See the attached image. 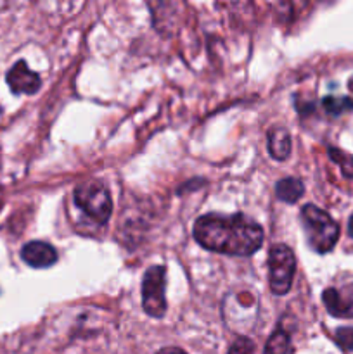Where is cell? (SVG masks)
<instances>
[{
	"instance_id": "18",
	"label": "cell",
	"mask_w": 353,
	"mask_h": 354,
	"mask_svg": "<svg viewBox=\"0 0 353 354\" xmlns=\"http://www.w3.org/2000/svg\"><path fill=\"white\" fill-rule=\"evenodd\" d=\"M348 88L352 90V92H353V76H352V78L348 80Z\"/></svg>"
},
{
	"instance_id": "3",
	"label": "cell",
	"mask_w": 353,
	"mask_h": 354,
	"mask_svg": "<svg viewBox=\"0 0 353 354\" xmlns=\"http://www.w3.org/2000/svg\"><path fill=\"white\" fill-rule=\"evenodd\" d=\"M73 199L78 209H82L96 223L104 225L109 221L113 213V201L109 190L100 180H85L76 185Z\"/></svg>"
},
{
	"instance_id": "17",
	"label": "cell",
	"mask_w": 353,
	"mask_h": 354,
	"mask_svg": "<svg viewBox=\"0 0 353 354\" xmlns=\"http://www.w3.org/2000/svg\"><path fill=\"white\" fill-rule=\"evenodd\" d=\"M348 235L350 237H353V214L350 216V221H348Z\"/></svg>"
},
{
	"instance_id": "1",
	"label": "cell",
	"mask_w": 353,
	"mask_h": 354,
	"mask_svg": "<svg viewBox=\"0 0 353 354\" xmlns=\"http://www.w3.org/2000/svg\"><path fill=\"white\" fill-rule=\"evenodd\" d=\"M194 239L204 249L227 256H251L262 248L263 228L244 214L208 213L192 228Z\"/></svg>"
},
{
	"instance_id": "8",
	"label": "cell",
	"mask_w": 353,
	"mask_h": 354,
	"mask_svg": "<svg viewBox=\"0 0 353 354\" xmlns=\"http://www.w3.org/2000/svg\"><path fill=\"white\" fill-rule=\"evenodd\" d=\"M21 258L31 268H48L57 261V251L47 242L31 241L24 244Z\"/></svg>"
},
{
	"instance_id": "7",
	"label": "cell",
	"mask_w": 353,
	"mask_h": 354,
	"mask_svg": "<svg viewBox=\"0 0 353 354\" xmlns=\"http://www.w3.org/2000/svg\"><path fill=\"white\" fill-rule=\"evenodd\" d=\"M322 301L329 315L336 318H353V287L334 289L329 287L322 292Z\"/></svg>"
},
{
	"instance_id": "4",
	"label": "cell",
	"mask_w": 353,
	"mask_h": 354,
	"mask_svg": "<svg viewBox=\"0 0 353 354\" xmlns=\"http://www.w3.org/2000/svg\"><path fill=\"white\" fill-rule=\"evenodd\" d=\"M296 273V258L286 244H275L269 252L270 290L275 296H286L293 286Z\"/></svg>"
},
{
	"instance_id": "14",
	"label": "cell",
	"mask_w": 353,
	"mask_h": 354,
	"mask_svg": "<svg viewBox=\"0 0 353 354\" xmlns=\"http://www.w3.org/2000/svg\"><path fill=\"white\" fill-rule=\"evenodd\" d=\"M334 341L343 351H353V327H341L336 330Z\"/></svg>"
},
{
	"instance_id": "16",
	"label": "cell",
	"mask_w": 353,
	"mask_h": 354,
	"mask_svg": "<svg viewBox=\"0 0 353 354\" xmlns=\"http://www.w3.org/2000/svg\"><path fill=\"white\" fill-rule=\"evenodd\" d=\"M156 354H187V353L180 348H163Z\"/></svg>"
},
{
	"instance_id": "10",
	"label": "cell",
	"mask_w": 353,
	"mask_h": 354,
	"mask_svg": "<svg viewBox=\"0 0 353 354\" xmlns=\"http://www.w3.org/2000/svg\"><path fill=\"white\" fill-rule=\"evenodd\" d=\"M305 192V185L301 180L294 178V176H287L277 182L275 185V196L277 199L284 201L287 204H294L301 199Z\"/></svg>"
},
{
	"instance_id": "15",
	"label": "cell",
	"mask_w": 353,
	"mask_h": 354,
	"mask_svg": "<svg viewBox=\"0 0 353 354\" xmlns=\"http://www.w3.org/2000/svg\"><path fill=\"white\" fill-rule=\"evenodd\" d=\"M253 351H255V344L251 339L237 337L228 349V354H253Z\"/></svg>"
},
{
	"instance_id": "11",
	"label": "cell",
	"mask_w": 353,
	"mask_h": 354,
	"mask_svg": "<svg viewBox=\"0 0 353 354\" xmlns=\"http://www.w3.org/2000/svg\"><path fill=\"white\" fill-rule=\"evenodd\" d=\"M291 346V335L286 328L277 327L266 341L263 354H287Z\"/></svg>"
},
{
	"instance_id": "9",
	"label": "cell",
	"mask_w": 353,
	"mask_h": 354,
	"mask_svg": "<svg viewBox=\"0 0 353 354\" xmlns=\"http://www.w3.org/2000/svg\"><path fill=\"white\" fill-rule=\"evenodd\" d=\"M269 152L275 161L289 158L291 135L284 127H273L269 130Z\"/></svg>"
},
{
	"instance_id": "2",
	"label": "cell",
	"mask_w": 353,
	"mask_h": 354,
	"mask_svg": "<svg viewBox=\"0 0 353 354\" xmlns=\"http://www.w3.org/2000/svg\"><path fill=\"white\" fill-rule=\"evenodd\" d=\"M300 218L308 245L318 254L331 252L339 239V225L329 216V213L314 204H307L301 207Z\"/></svg>"
},
{
	"instance_id": "12",
	"label": "cell",
	"mask_w": 353,
	"mask_h": 354,
	"mask_svg": "<svg viewBox=\"0 0 353 354\" xmlns=\"http://www.w3.org/2000/svg\"><path fill=\"white\" fill-rule=\"evenodd\" d=\"M322 106L332 116H338V114L346 113V111L353 109V100L348 97H324L322 100Z\"/></svg>"
},
{
	"instance_id": "6",
	"label": "cell",
	"mask_w": 353,
	"mask_h": 354,
	"mask_svg": "<svg viewBox=\"0 0 353 354\" xmlns=\"http://www.w3.org/2000/svg\"><path fill=\"white\" fill-rule=\"evenodd\" d=\"M6 80L9 88L12 90V93H16V95H21V93H24V95H33V93L38 92V88H40L42 85L40 76L28 68L26 61H17L16 64L9 69Z\"/></svg>"
},
{
	"instance_id": "13",
	"label": "cell",
	"mask_w": 353,
	"mask_h": 354,
	"mask_svg": "<svg viewBox=\"0 0 353 354\" xmlns=\"http://www.w3.org/2000/svg\"><path fill=\"white\" fill-rule=\"evenodd\" d=\"M327 152H329V158H331L334 162H338L343 175H345L346 178H353V156L346 154V152L339 151V149L336 147H329Z\"/></svg>"
},
{
	"instance_id": "5",
	"label": "cell",
	"mask_w": 353,
	"mask_h": 354,
	"mask_svg": "<svg viewBox=\"0 0 353 354\" xmlns=\"http://www.w3.org/2000/svg\"><path fill=\"white\" fill-rule=\"evenodd\" d=\"M166 270L165 266H151L142 280V306L152 318H163L166 313Z\"/></svg>"
}]
</instances>
